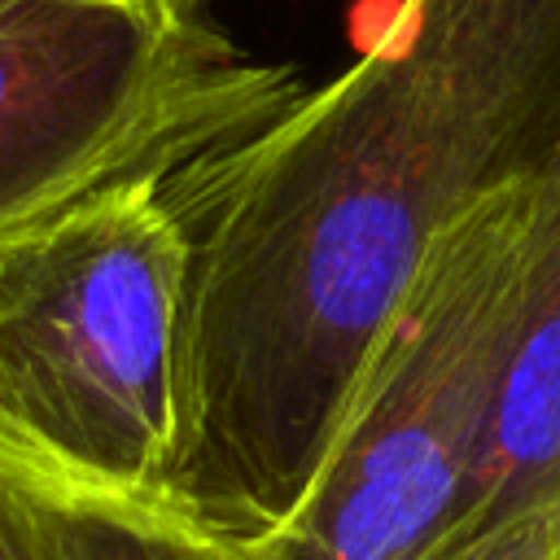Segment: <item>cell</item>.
Masks as SVG:
<instances>
[{
    "label": "cell",
    "mask_w": 560,
    "mask_h": 560,
    "mask_svg": "<svg viewBox=\"0 0 560 560\" xmlns=\"http://www.w3.org/2000/svg\"><path fill=\"white\" fill-rule=\"evenodd\" d=\"M556 105L560 0H398L332 83L158 175L188 236L184 508L249 542L298 508L429 249Z\"/></svg>",
    "instance_id": "cell-1"
},
{
    "label": "cell",
    "mask_w": 560,
    "mask_h": 560,
    "mask_svg": "<svg viewBox=\"0 0 560 560\" xmlns=\"http://www.w3.org/2000/svg\"><path fill=\"white\" fill-rule=\"evenodd\" d=\"M0 455L175 499L188 455V236L158 171L0 241Z\"/></svg>",
    "instance_id": "cell-2"
},
{
    "label": "cell",
    "mask_w": 560,
    "mask_h": 560,
    "mask_svg": "<svg viewBox=\"0 0 560 560\" xmlns=\"http://www.w3.org/2000/svg\"><path fill=\"white\" fill-rule=\"evenodd\" d=\"M521 293V179L429 249L306 494L258 560H433L477 529Z\"/></svg>",
    "instance_id": "cell-3"
},
{
    "label": "cell",
    "mask_w": 560,
    "mask_h": 560,
    "mask_svg": "<svg viewBox=\"0 0 560 560\" xmlns=\"http://www.w3.org/2000/svg\"><path fill=\"white\" fill-rule=\"evenodd\" d=\"M293 101V70L245 57L188 0H0V241Z\"/></svg>",
    "instance_id": "cell-4"
},
{
    "label": "cell",
    "mask_w": 560,
    "mask_h": 560,
    "mask_svg": "<svg viewBox=\"0 0 560 560\" xmlns=\"http://www.w3.org/2000/svg\"><path fill=\"white\" fill-rule=\"evenodd\" d=\"M560 512V105L521 175V293L481 521Z\"/></svg>",
    "instance_id": "cell-5"
},
{
    "label": "cell",
    "mask_w": 560,
    "mask_h": 560,
    "mask_svg": "<svg viewBox=\"0 0 560 560\" xmlns=\"http://www.w3.org/2000/svg\"><path fill=\"white\" fill-rule=\"evenodd\" d=\"M0 560H258L175 499L114 494L0 455Z\"/></svg>",
    "instance_id": "cell-6"
},
{
    "label": "cell",
    "mask_w": 560,
    "mask_h": 560,
    "mask_svg": "<svg viewBox=\"0 0 560 560\" xmlns=\"http://www.w3.org/2000/svg\"><path fill=\"white\" fill-rule=\"evenodd\" d=\"M433 560H560V512L477 525L446 542Z\"/></svg>",
    "instance_id": "cell-7"
},
{
    "label": "cell",
    "mask_w": 560,
    "mask_h": 560,
    "mask_svg": "<svg viewBox=\"0 0 560 560\" xmlns=\"http://www.w3.org/2000/svg\"><path fill=\"white\" fill-rule=\"evenodd\" d=\"M188 4H192V0H188Z\"/></svg>",
    "instance_id": "cell-8"
}]
</instances>
